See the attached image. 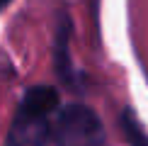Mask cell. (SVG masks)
Here are the masks:
<instances>
[{"mask_svg": "<svg viewBox=\"0 0 148 146\" xmlns=\"http://www.w3.org/2000/svg\"><path fill=\"white\" fill-rule=\"evenodd\" d=\"M8 3H10V0H0V10H3V8H5Z\"/></svg>", "mask_w": 148, "mask_h": 146, "instance_id": "5b68a950", "label": "cell"}, {"mask_svg": "<svg viewBox=\"0 0 148 146\" xmlns=\"http://www.w3.org/2000/svg\"><path fill=\"white\" fill-rule=\"evenodd\" d=\"M56 146H102L104 127L100 117L85 105H66L53 127Z\"/></svg>", "mask_w": 148, "mask_h": 146, "instance_id": "6da1fadb", "label": "cell"}, {"mask_svg": "<svg viewBox=\"0 0 148 146\" xmlns=\"http://www.w3.org/2000/svg\"><path fill=\"white\" fill-rule=\"evenodd\" d=\"M58 107V93L49 85H36V88H29L22 97V110H29V112L36 114H51L53 110Z\"/></svg>", "mask_w": 148, "mask_h": 146, "instance_id": "3957f363", "label": "cell"}, {"mask_svg": "<svg viewBox=\"0 0 148 146\" xmlns=\"http://www.w3.org/2000/svg\"><path fill=\"white\" fill-rule=\"evenodd\" d=\"M124 132H126V136H129V141H131L134 146H148V136L143 134V129H141V124H138V119L134 117V112L131 110H126L124 112Z\"/></svg>", "mask_w": 148, "mask_h": 146, "instance_id": "277c9868", "label": "cell"}, {"mask_svg": "<svg viewBox=\"0 0 148 146\" xmlns=\"http://www.w3.org/2000/svg\"><path fill=\"white\" fill-rule=\"evenodd\" d=\"M49 134H51V127L46 114H36L20 107L17 117L10 124L5 146H46Z\"/></svg>", "mask_w": 148, "mask_h": 146, "instance_id": "7a4b0ae2", "label": "cell"}]
</instances>
